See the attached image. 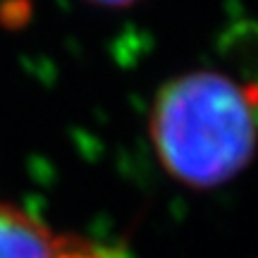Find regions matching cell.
Masks as SVG:
<instances>
[{"mask_svg":"<svg viewBox=\"0 0 258 258\" xmlns=\"http://www.w3.org/2000/svg\"><path fill=\"white\" fill-rule=\"evenodd\" d=\"M148 132L163 170L179 184H227L258 151V86L215 70L179 74L158 91Z\"/></svg>","mask_w":258,"mask_h":258,"instance_id":"obj_1","label":"cell"},{"mask_svg":"<svg viewBox=\"0 0 258 258\" xmlns=\"http://www.w3.org/2000/svg\"><path fill=\"white\" fill-rule=\"evenodd\" d=\"M0 258H55V239L31 213L0 201Z\"/></svg>","mask_w":258,"mask_h":258,"instance_id":"obj_2","label":"cell"},{"mask_svg":"<svg viewBox=\"0 0 258 258\" xmlns=\"http://www.w3.org/2000/svg\"><path fill=\"white\" fill-rule=\"evenodd\" d=\"M55 258H112L101 246H93L89 241L77 237H60L55 239Z\"/></svg>","mask_w":258,"mask_h":258,"instance_id":"obj_3","label":"cell"},{"mask_svg":"<svg viewBox=\"0 0 258 258\" xmlns=\"http://www.w3.org/2000/svg\"><path fill=\"white\" fill-rule=\"evenodd\" d=\"M89 3H98V5H108V8H124V5H132L137 0H89Z\"/></svg>","mask_w":258,"mask_h":258,"instance_id":"obj_4","label":"cell"}]
</instances>
